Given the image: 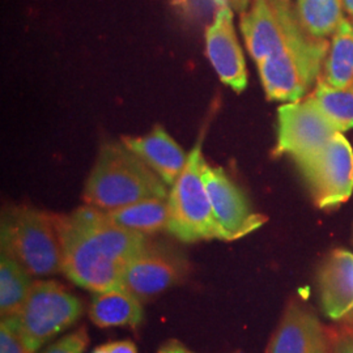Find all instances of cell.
I'll list each match as a JSON object with an SVG mask.
<instances>
[{"instance_id":"cell-1","label":"cell","mask_w":353,"mask_h":353,"mask_svg":"<svg viewBox=\"0 0 353 353\" xmlns=\"http://www.w3.org/2000/svg\"><path fill=\"white\" fill-rule=\"evenodd\" d=\"M62 241V272L76 285L94 293L121 287L127 263L148 243V237L112 223L106 214L83 205L57 214Z\"/></svg>"},{"instance_id":"cell-2","label":"cell","mask_w":353,"mask_h":353,"mask_svg":"<svg viewBox=\"0 0 353 353\" xmlns=\"http://www.w3.org/2000/svg\"><path fill=\"white\" fill-rule=\"evenodd\" d=\"M169 195L164 181L121 143L103 144L89 173L83 201L101 211H113L145 199Z\"/></svg>"},{"instance_id":"cell-3","label":"cell","mask_w":353,"mask_h":353,"mask_svg":"<svg viewBox=\"0 0 353 353\" xmlns=\"http://www.w3.org/2000/svg\"><path fill=\"white\" fill-rule=\"evenodd\" d=\"M1 252L34 278L62 272V241L57 214L20 205L3 214Z\"/></svg>"},{"instance_id":"cell-4","label":"cell","mask_w":353,"mask_h":353,"mask_svg":"<svg viewBox=\"0 0 353 353\" xmlns=\"http://www.w3.org/2000/svg\"><path fill=\"white\" fill-rule=\"evenodd\" d=\"M202 139L190 151L185 169L176 178L168 195V232L182 242L227 241L216 221L211 201L203 179Z\"/></svg>"},{"instance_id":"cell-5","label":"cell","mask_w":353,"mask_h":353,"mask_svg":"<svg viewBox=\"0 0 353 353\" xmlns=\"http://www.w3.org/2000/svg\"><path fill=\"white\" fill-rule=\"evenodd\" d=\"M84 305L54 280H37L16 316L6 319L28 353H36L48 341L80 319Z\"/></svg>"},{"instance_id":"cell-6","label":"cell","mask_w":353,"mask_h":353,"mask_svg":"<svg viewBox=\"0 0 353 353\" xmlns=\"http://www.w3.org/2000/svg\"><path fill=\"white\" fill-rule=\"evenodd\" d=\"M328 49L326 38L303 33L285 49L256 64L267 99L281 102L303 100L316 83Z\"/></svg>"},{"instance_id":"cell-7","label":"cell","mask_w":353,"mask_h":353,"mask_svg":"<svg viewBox=\"0 0 353 353\" xmlns=\"http://www.w3.org/2000/svg\"><path fill=\"white\" fill-rule=\"evenodd\" d=\"M296 164L318 208L338 207L352 195L353 150L341 132L316 154Z\"/></svg>"},{"instance_id":"cell-8","label":"cell","mask_w":353,"mask_h":353,"mask_svg":"<svg viewBox=\"0 0 353 353\" xmlns=\"http://www.w3.org/2000/svg\"><path fill=\"white\" fill-rule=\"evenodd\" d=\"M240 28L256 64L285 49L305 33L290 0H252L249 8L241 13Z\"/></svg>"},{"instance_id":"cell-9","label":"cell","mask_w":353,"mask_h":353,"mask_svg":"<svg viewBox=\"0 0 353 353\" xmlns=\"http://www.w3.org/2000/svg\"><path fill=\"white\" fill-rule=\"evenodd\" d=\"M339 132L309 96L287 102L278 110V143L274 153L287 154L294 163L321 151Z\"/></svg>"},{"instance_id":"cell-10","label":"cell","mask_w":353,"mask_h":353,"mask_svg":"<svg viewBox=\"0 0 353 353\" xmlns=\"http://www.w3.org/2000/svg\"><path fill=\"white\" fill-rule=\"evenodd\" d=\"M188 272L189 263L179 252L150 242L127 263L121 287L144 303L181 283Z\"/></svg>"},{"instance_id":"cell-11","label":"cell","mask_w":353,"mask_h":353,"mask_svg":"<svg viewBox=\"0 0 353 353\" xmlns=\"http://www.w3.org/2000/svg\"><path fill=\"white\" fill-rule=\"evenodd\" d=\"M203 179L216 221L224 232L227 241L242 239L267 221L265 214L252 210L245 192L230 179L224 169L205 161L203 166Z\"/></svg>"},{"instance_id":"cell-12","label":"cell","mask_w":353,"mask_h":353,"mask_svg":"<svg viewBox=\"0 0 353 353\" xmlns=\"http://www.w3.org/2000/svg\"><path fill=\"white\" fill-rule=\"evenodd\" d=\"M205 55L225 85L236 93L248 88L249 74L232 8L217 7L212 23L205 29Z\"/></svg>"},{"instance_id":"cell-13","label":"cell","mask_w":353,"mask_h":353,"mask_svg":"<svg viewBox=\"0 0 353 353\" xmlns=\"http://www.w3.org/2000/svg\"><path fill=\"white\" fill-rule=\"evenodd\" d=\"M267 353H330V336L313 312L292 303L268 343Z\"/></svg>"},{"instance_id":"cell-14","label":"cell","mask_w":353,"mask_h":353,"mask_svg":"<svg viewBox=\"0 0 353 353\" xmlns=\"http://www.w3.org/2000/svg\"><path fill=\"white\" fill-rule=\"evenodd\" d=\"M122 143L172 188L185 169L189 154L163 126H154L141 137H122Z\"/></svg>"},{"instance_id":"cell-15","label":"cell","mask_w":353,"mask_h":353,"mask_svg":"<svg viewBox=\"0 0 353 353\" xmlns=\"http://www.w3.org/2000/svg\"><path fill=\"white\" fill-rule=\"evenodd\" d=\"M321 303L331 319H341L353 312V254L344 249L331 252L318 276Z\"/></svg>"},{"instance_id":"cell-16","label":"cell","mask_w":353,"mask_h":353,"mask_svg":"<svg viewBox=\"0 0 353 353\" xmlns=\"http://www.w3.org/2000/svg\"><path fill=\"white\" fill-rule=\"evenodd\" d=\"M89 318L97 327H137L144 318V312L137 296L118 287L94 293Z\"/></svg>"},{"instance_id":"cell-17","label":"cell","mask_w":353,"mask_h":353,"mask_svg":"<svg viewBox=\"0 0 353 353\" xmlns=\"http://www.w3.org/2000/svg\"><path fill=\"white\" fill-rule=\"evenodd\" d=\"M108 219L118 227L127 230L151 236L166 230L169 227L168 198L145 199L113 211H103Z\"/></svg>"},{"instance_id":"cell-18","label":"cell","mask_w":353,"mask_h":353,"mask_svg":"<svg viewBox=\"0 0 353 353\" xmlns=\"http://www.w3.org/2000/svg\"><path fill=\"white\" fill-rule=\"evenodd\" d=\"M321 77L335 88L353 83V23L348 19L341 21L332 36Z\"/></svg>"},{"instance_id":"cell-19","label":"cell","mask_w":353,"mask_h":353,"mask_svg":"<svg viewBox=\"0 0 353 353\" xmlns=\"http://www.w3.org/2000/svg\"><path fill=\"white\" fill-rule=\"evenodd\" d=\"M34 276L19 265L8 254L0 258V313L11 318L19 313L34 285Z\"/></svg>"},{"instance_id":"cell-20","label":"cell","mask_w":353,"mask_h":353,"mask_svg":"<svg viewBox=\"0 0 353 353\" xmlns=\"http://www.w3.org/2000/svg\"><path fill=\"white\" fill-rule=\"evenodd\" d=\"M343 0H296L294 12L306 34L313 38L334 36L344 20Z\"/></svg>"},{"instance_id":"cell-21","label":"cell","mask_w":353,"mask_h":353,"mask_svg":"<svg viewBox=\"0 0 353 353\" xmlns=\"http://www.w3.org/2000/svg\"><path fill=\"white\" fill-rule=\"evenodd\" d=\"M309 97L339 132L353 128V83L344 88H335L318 77L316 88Z\"/></svg>"},{"instance_id":"cell-22","label":"cell","mask_w":353,"mask_h":353,"mask_svg":"<svg viewBox=\"0 0 353 353\" xmlns=\"http://www.w3.org/2000/svg\"><path fill=\"white\" fill-rule=\"evenodd\" d=\"M88 343L87 330L85 327H80L52 343L41 353H84Z\"/></svg>"},{"instance_id":"cell-23","label":"cell","mask_w":353,"mask_h":353,"mask_svg":"<svg viewBox=\"0 0 353 353\" xmlns=\"http://www.w3.org/2000/svg\"><path fill=\"white\" fill-rule=\"evenodd\" d=\"M0 353H28L23 341L6 319H1L0 325Z\"/></svg>"},{"instance_id":"cell-24","label":"cell","mask_w":353,"mask_h":353,"mask_svg":"<svg viewBox=\"0 0 353 353\" xmlns=\"http://www.w3.org/2000/svg\"><path fill=\"white\" fill-rule=\"evenodd\" d=\"M105 353H138L135 344L131 341H110L101 345Z\"/></svg>"},{"instance_id":"cell-25","label":"cell","mask_w":353,"mask_h":353,"mask_svg":"<svg viewBox=\"0 0 353 353\" xmlns=\"http://www.w3.org/2000/svg\"><path fill=\"white\" fill-rule=\"evenodd\" d=\"M334 352L353 353V331H347L335 339Z\"/></svg>"},{"instance_id":"cell-26","label":"cell","mask_w":353,"mask_h":353,"mask_svg":"<svg viewBox=\"0 0 353 353\" xmlns=\"http://www.w3.org/2000/svg\"><path fill=\"white\" fill-rule=\"evenodd\" d=\"M212 1L217 7H229L234 12L240 13L245 12L252 3V0H212Z\"/></svg>"},{"instance_id":"cell-27","label":"cell","mask_w":353,"mask_h":353,"mask_svg":"<svg viewBox=\"0 0 353 353\" xmlns=\"http://www.w3.org/2000/svg\"><path fill=\"white\" fill-rule=\"evenodd\" d=\"M159 353H192L178 341H166L165 344L161 345V348L159 350Z\"/></svg>"},{"instance_id":"cell-28","label":"cell","mask_w":353,"mask_h":353,"mask_svg":"<svg viewBox=\"0 0 353 353\" xmlns=\"http://www.w3.org/2000/svg\"><path fill=\"white\" fill-rule=\"evenodd\" d=\"M343 4H344L345 11L352 17L353 20V0H343Z\"/></svg>"},{"instance_id":"cell-29","label":"cell","mask_w":353,"mask_h":353,"mask_svg":"<svg viewBox=\"0 0 353 353\" xmlns=\"http://www.w3.org/2000/svg\"><path fill=\"white\" fill-rule=\"evenodd\" d=\"M352 313H353V312H352Z\"/></svg>"}]
</instances>
